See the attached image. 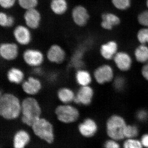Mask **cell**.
<instances>
[{
    "instance_id": "obj_1",
    "label": "cell",
    "mask_w": 148,
    "mask_h": 148,
    "mask_svg": "<svg viewBox=\"0 0 148 148\" xmlns=\"http://www.w3.org/2000/svg\"><path fill=\"white\" fill-rule=\"evenodd\" d=\"M21 99L16 93L1 90L0 116L3 119L13 121L21 116Z\"/></svg>"
},
{
    "instance_id": "obj_2",
    "label": "cell",
    "mask_w": 148,
    "mask_h": 148,
    "mask_svg": "<svg viewBox=\"0 0 148 148\" xmlns=\"http://www.w3.org/2000/svg\"><path fill=\"white\" fill-rule=\"evenodd\" d=\"M42 105L35 96H25L21 99V122L31 127L37 119L42 117Z\"/></svg>"
},
{
    "instance_id": "obj_3",
    "label": "cell",
    "mask_w": 148,
    "mask_h": 148,
    "mask_svg": "<svg viewBox=\"0 0 148 148\" xmlns=\"http://www.w3.org/2000/svg\"><path fill=\"white\" fill-rule=\"evenodd\" d=\"M127 123L121 115L114 114L111 115L106 121V132L110 139L118 141L124 140V132Z\"/></svg>"
},
{
    "instance_id": "obj_4",
    "label": "cell",
    "mask_w": 148,
    "mask_h": 148,
    "mask_svg": "<svg viewBox=\"0 0 148 148\" xmlns=\"http://www.w3.org/2000/svg\"><path fill=\"white\" fill-rule=\"evenodd\" d=\"M54 113L58 121L64 124H71L75 122L80 116L77 106L74 104L58 103L54 108Z\"/></svg>"
},
{
    "instance_id": "obj_5",
    "label": "cell",
    "mask_w": 148,
    "mask_h": 148,
    "mask_svg": "<svg viewBox=\"0 0 148 148\" xmlns=\"http://www.w3.org/2000/svg\"><path fill=\"white\" fill-rule=\"evenodd\" d=\"M31 127L35 135L41 140L49 144L54 142L55 136L53 125L47 119L41 117Z\"/></svg>"
},
{
    "instance_id": "obj_6",
    "label": "cell",
    "mask_w": 148,
    "mask_h": 148,
    "mask_svg": "<svg viewBox=\"0 0 148 148\" xmlns=\"http://www.w3.org/2000/svg\"><path fill=\"white\" fill-rule=\"evenodd\" d=\"M23 64L29 69L43 66L46 61L45 53L38 48L28 47L21 53Z\"/></svg>"
},
{
    "instance_id": "obj_7",
    "label": "cell",
    "mask_w": 148,
    "mask_h": 148,
    "mask_svg": "<svg viewBox=\"0 0 148 148\" xmlns=\"http://www.w3.org/2000/svg\"><path fill=\"white\" fill-rule=\"evenodd\" d=\"M32 32L24 23H17L12 29V40L20 47H28L33 42Z\"/></svg>"
},
{
    "instance_id": "obj_8",
    "label": "cell",
    "mask_w": 148,
    "mask_h": 148,
    "mask_svg": "<svg viewBox=\"0 0 148 148\" xmlns=\"http://www.w3.org/2000/svg\"><path fill=\"white\" fill-rule=\"evenodd\" d=\"M45 53L46 60L48 63L56 66L62 65L68 59V53L66 49L58 43L50 44Z\"/></svg>"
},
{
    "instance_id": "obj_9",
    "label": "cell",
    "mask_w": 148,
    "mask_h": 148,
    "mask_svg": "<svg viewBox=\"0 0 148 148\" xmlns=\"http://www.w3.org/2000/svg\"><path fill=\"white\" fill-rule=\"evenodd\" d=\"M70 15L72 24L78 28L85 27L90 20L89 10L85 6L81 4L73 7L70 11Z\"/></svg>"
},
{
    "instance_id": "obj_10",
    "label": "cell",
    "mask_w": 148,
    "mask_h": 148,
    "mask_svg": "<svg viewBox=\"0 0 148 148\" xmlns=\"http://www.w3.org/2000/svg\"><path fill=\"white\" fill-rule=\"evenodd\" d=\"M20 48L12 40L3 41L0 45V57L7 63L16 61L20 55Z\"/></svg>"
},
{
    "instance_id": "obj_11",
    "label": "cell",
    "mask_w": 148,
    "mask_h": 148,
    "mask_svg": "<svg viewBox=\"0 0 148 148\" xmlns=\"http://www.w3.org/2000/svg\"><path fill=\"white\" fill-rule=\"evenodd\" d=\"M43 86L40 78L31 75L26 77L19 88L25 96L36 97L42 91Z\"/></svg>"
},
{
    "instance_id": "obj_12",
    "label": "cell",
    "mask_w": 148,
    "mask_h": 148,
    "mask_svg": "<svg viewBox=\"0 0 148 148\" xmlns=\"http://www.w3.org/2000/svg\"><path fill=\"white\" fill-rule=\"evenodd\" d=\"M93 80L100 85L112 82L115 77L112 66L108 64H104L95 68L92 73Z\"/></svg>"
},
{
    "instance_id": "obj_13",
    "label": "cell",
    "mask_w": 148,
    "mask_h": 148,
    "mask_svg": "<svg viewBox=\"0 0 148 148\" xmlns=\"http://www.w3.org/2000/svg\"><path fill=\"white\" fill-rule=\"evenodd\" d=\"M95 96V90L91 85L79 86L76 90L73 104L77 106H89L92 104Z\"/></svg>"
},
{
    "instance_id": "obj_14",
    "label": "cell",
    "mask_w": 148,
    "mask_h": 148,
    "mask_svg": "<svg viewBox=\"0 0 148 148\" xmlns=\"http://www.w3.org/2000/svg\"><path fill=\"white\" fill-rule=\"evenodd\" d=\"M23 23L32 31H36L41 27L42 14L38 8L23 11L22 16Z\"/></svg>"
},
{
    "instance_id": "obj_15",
    "label": "cell",
    "mask_w": 148,
    "mask_h": 148,
    "mask_svg": "<svg viewBox=\"0 0 148 148\" xmlns=\"http://www.w3.org/2000/svg\"><path fill=\"white\" fill-rule=\"evenodd\" d=\"M112 61L116 69L123 73L129 71L133 65L132 56L128 52L125 51H119Z\"/></svg>"
},
{
    "instance_id": "obj_16",
    "label": "cell",
    "mask_w": 148,
    "mask_h": 148,
    "mask_svg": "<svg viewBox=\"0 0 148 148\" xmlns=\"http://www.w3.org/2000/svg\"><path fill=\"white\" fill-rule=\"evenodd\" d=\"M80 134L85 138H90L98 133L99 126L95 119L90 117L85 118L78 125Z\"/></svg>"
},
{
    "instance_id": "obj_17",
    "label": "cell",
    "mask_w": 148,
    "mask_h": 148,
    "mask_svg": "<svg viewBox=\"0 0 148 148\" xmlns=\"http://www.w3.org/2000/svg\"><path fill=\"white\" fill-rule=\"evenodd\" d=\"M26 77L24 70L18 66H10L7 70L5 73L7 82L15 86H20Z\"/></svg>"
},
{
    "instance_id": "obj_18",
    "label": "cell",
    "mask_w": 148,
    "mask_h": 148,
    "mask_svg": "<svg viewBox=\"0 0 148 148\" xmlns=\"http://www.w3.org/2000/svg\"><path fill=\"white\" fill-rule=\"evenodd\" d=\"M118 43L115 40H109L100 45L99 52L102 58L107 61H112L119 51Z\"/></svg>"
},
{
    "instance_id": "obj_19",
    "label": "cell",
    "mask_w": 148,
    "mask_h": 148,
    "mask_svg": "<svg viewBox=\"0 0 148 148\" xmlns=\"http://www.w3.org/2000/svg\"><path fill=\"white\" fill-rule=\"evenodd\" d=\"M75 96L76 90L68 86H59L56 92V98L59 104H73Z\"/></svg>"
},
{
    "instance_id": "obj_20",
    "label": "cell",
    "mask_w": 148,
    "mask_h": 148,
    "mask_svg": "<svg viewBox=\"0 0 148 148\" xmlns=\"http://www.w3.org/2000/svg\"><path fill=\"white\" fill-rule=\"evenodd\" d=\"M121 21V18L116 14L106 12L101 14L100 26L103 30L110 31L119 26Z\"/></svg>"
},
{
    "instance_id": "obj_21",
    "label": "cell",
    "mask_w": 148,
    "mask_h": 148,
    "mask_svg": "<svg viewBox=\"0 0 148 148\" xmlns=\"http://www.w3.org/2000/svg\"><path fill=\"white\" fill-rule=\"evenodd\" d=\"M49 8L53 15L58 17L66 15L69 9L68 0H50Z\"/></svg>"
},
{
    "instance_id": "obj_22",
    "label": "cell",
    "mask_w": 148,
    "mask_h": 148,
    "mask_svg": "<svg viewBox=\"0 0 148 148\" xmlns=\"http://www.w3.org/2000/svg\"><path fill=\"white\" fill-rule=\"evenodd\" d=\"M74 78L75 82L78 87L91 85L93 80L92 73L84 68L75 71Z\"/></svg>"
},
{
    "instance_id": "obj_23",
    "label": "cell",
    "mask_w": 148,
    "mask_h": 148,
    "mask_svg": "<svg viewBox=\"0 0 148 148\" xmlns=\"http://www.w3.org/2000/svg\"><path fill=\"white\" fill-rule=\"evenodd\" d=\"M31 141V136L27 130L20 129L16 131L13 137V148H25Z\"/></svg>"
},
{
    "instance_id": "obj_24",
    "label": "cell",
    "mask_w": 148,
    "mask_h": 148,
    "mask_svg": "<svg viewBox=\"0 0 148 148\" xmlns=\"http://www.w3.org/2000/svg\"><path fill=\"white\" fill-rule=\"evenodd\" d=\"M133 55L138 63L143 65L148 63V45H138L134 49Z\"/></svg>"
},
{
    "instance_id": "obj_25",
    "label": "cell",
    "mask_w": 148,
    "mask_h": 148,
    "mask_svg": "<svg viewBox=\"0 0 148 148\" xmlns=\"http://www.w3.org/2000/svg\"><path fill=\"white\" fill-rule=\"evenodd\" d=\"M40 0H17V6L20 10L24 11L38 8Z\"/></svg>"
},
{
    "instance_id": "obj_26",
    "label": "cell",
    "mask_w": 148,
    "mask_h": 148,
    "mask_svg": "<svg viewBox=\"0 0 148 148\" xmlns=\"http://www.w3.org/2000/svg\"><path fill=\"white\" fill-rule=\"evenodd\" d=\"M114 8L119 11H125L131 8L132 0H110Z\"/></svg>"
},
{
    "instance_id": "obj_27",
    "label": "cell",
    "mask_w": 148,
    "mask_h": 148,
    "mask_svg": "<svg viewBox=\"0 0 148 148\" xmlns=\"http://www.w3.org/2000/svg\"><path fill=\"white\" fill-rule=\"evenodd\" d=\"M140 129L138 125L135 124L127 123L125 130V139L137 138L140 134Z\"/></svg>"
},
{
    "instance_id": "obj_28",
    "label": "cell",
    "mask_w": 148,
    "mask_h": 148,
    "mask_svg": "<svg viewBox=\"0 0 148 148\" xmlns=\"http://www.w3.org/2000/svg\"><path fill=\"white\" fill-rule=\"evenodd\" d=\"M136 37L139 44L148 45V27H141L137 32Z\"/></svg>"
},
{
    "instance_id": "obj_29",
    "label": "cell",
    "mask_w": 148,
    "mask_h": 148,
    "mask_svg": "<svg viewBox=\"0 0 148 148\" xmlns=\"http://www.w3.org/2000/svg\"><path fill=\"white\" fill-rule=\"evenodd\" d=\"M122 148H144L140 139L137 138L125 139L123 141Z\"/></svg>"
},
{
    "instance_id": "obj_30",
    "label": "cell",
    "mask_w": 148,
    "mask_h": 148,
    "mask_svg": "<svg viewBox=\"0 0 148 148\" xmlns=\"http://www.w3.org/2000/svg\"><path fill=\"white\" fill-rule=\"evenodd\" d=\"M114 89L117 91H121L126 86V79L124 77L119 75L116 76L112 82Z\"/></svg>"
},
{
    "instance_id": "obj_31",
    "label": "cell",
    "mask_w": 148,
    "mask_h": 148,
    "mask_svg": "<svg viewBox=\"0 0 148 148\" xmlns=\"http://www.w3.org/2000/svg\"><path fill=\"white\" fill-rule=\"evenodd\" d=\"M137 20L141 27H148V10L147 9L139 12Z\"/></svg>"
},
{
    "instance_id": "obj_32",
    "label": "cell",
    "mask_w": 148,
    "mask_h": 148,
    "mask_svg": "<svg viewBox=\"0 0 148 148\" xmlns=\"http://www.w3.org/2000/svg\"><path fill=\"white\" fill-rule=\"evenodd\" d=\"M17 0H0V7L2 10L9 11L17 5Z\"/></svg>"
},
{
    "instance_id": "obj_33",
    "label": "cell",
    "mask_w": 148,
    "mask_h": 148,
    "mask_svg": "<svg viewBox=\"0 0 148 148\" xmlns=\"http://www.w3.org/2000/svg\"><path fill=\"white\" fill-rule=\"evenodd\" d=\"M10 13L8 11L1 10L0 12V26L3 29H6L9 18Z\"/></svg>"
},
{
    "instance_id": "obj_34",
    "label": "cell",
    "mask_w": 148,
    "mask_h": 148,
    "mask_svg": "<svg viewBox=\"0 0 148 148\" xmlns=\"http://www.w3.org/2000/svg\"><path fill=\"white\" fill-rule=\"evenodd\" d=\"M135 116L136 119L141 122L147 121L148 111L145 109H140L136 112Z\"/></svg>"
},
{
    "instance_id": "obj_35",
    "label": "cell",
    "mask_w": 148,
    "mask_h": 148,
    "mask_svg": "<svg viewBox=\"0 0 148 148\" xmlns=\"http://www.w3.org/2000/svg\"><path fill=\"white\" fill-rule=\"evenodd\" d=\"M119 141L109 138L106 140L103 145V148H122Z\"/></svg>"
},
{
    "instance_id": "obj_36",
    "label": "cell",
    "mask_w": 148,
    "mask_h": 148,
    "mask_svg": "<svg viewBox=\"0 0 148 148\" xmlns=\"http://www.w3.org/2000/svg\"><path fill=\"white\" fill-rule=\"evenodd\" d=\"M140 73L142 77L148 82V63L143 65L140 71Z\"/></svg>"
},
{
    "instance_id": "obj_37",
    "label": "cell",
    "mask_w": 148,
    "mask_h": 148,
    "mask_svg": "<svg viewBox=\"0 0 148 148\" xmlns=\"http://www.w3.org/2000/svg\"><path fill=\"white\" fill-rule=\"evenodd\" d=\"M140 140L144 148H148V133L143 134Z\"/></svg>"
},
{
    "instance_id": "obj_38",
    "label": "cell",
    "mask_w": 148,
    "mask_h": 148,
    "mask_svg": "<svg viewBox=\"0 0 148 148\" xmlns=\"http://www.w3.org/2000/svg\"><path fill=\"white\" fill-rule=\"evenodd\" d=\"M145 6L146 8L148 10V0H145Z\"/></svg>"
},
{
    "instance_id": "obj_39",
    "label": "cell",
    "mask_w": 148,
    "mask_h": 148,
    "mask_svg": "<svg viewBox=\"0 0 148 148\" xmlns=\"http://www.w3.org/2000/svg\"><path fill=\"white\" fill-rule=\"evenodd\" d=\"M45 1H49L50 0H45Z\"/></svg>"
}]
</instances>
